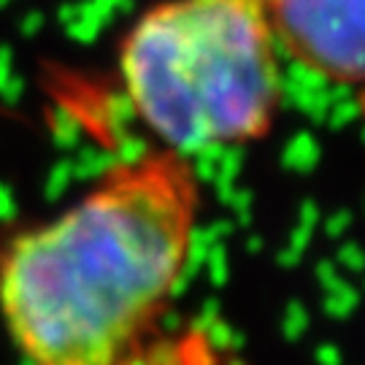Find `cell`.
Masks as SVG:
<instances>
[{"instance_id":"cell-1","label":"cell","mask_w":365,"mask_h":365,"mask_svg":"<svg viewBox=\"0 0 365 365\" xmlns=\"http://www.w3.org/2000/svg\"><path fill=\"white\" fill-rule=\"evenodd\" d=\"M200 209L190 157L111 163L49 220L0 238V325L25 365H138L182 282Z\"/></svg>"},{"instance_id":"cell-2","label":"cell","mask_w":365,"mask_h":365,"mask_svg":"<svg viewBox=\"0 0 365 365\" xmlns=\"http://www.w3.org/2000/svg\"><path fill=\"white\" fill-rule=\"evenodd\" d=\"M117 66L133 114L184 157L257 141L282 103L262 0L155 3L125 33Z\"/></svg>"},{"instance_id":"cell-3","label":"cell","mask_w":365,"mask_h":365,"mask_svg":"<svg viewBox=\"0 0 365 365\" xmlns=\"http://www.w3.org/2000/svg\"><path fill=\"white\" fill-rule=\"evenodd\" d=\"M276 49L333 84H365V0H262Z\"/></svg>"}]
</instances>
